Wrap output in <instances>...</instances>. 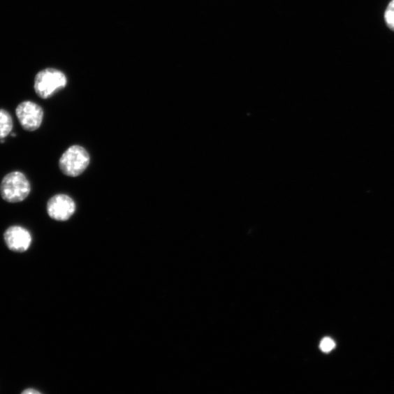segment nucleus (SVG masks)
I'll use <instances>...</instances> for the list:
<instances>
[{
  "label": "nucleus",
  "mask_w": 394,
  "mask_h": 394,
  "mask_svg": "<svg viewBox=\"0 0 394 394\" xmlns=\"http://www.w3.org/2000/svg\"><path fill=\"white\" fill-rule=\"evenodd\" d=\"M67 84V78L62 72L48 68L37 74L34 88L37 95L45 100L64 89Z\"/></svg>",
  "instance_id": "obj_2"
},
{
  "label": "nucleus",
  "mask_w": 394,
  "mask_h": 394,
  "mask_svg": "<svg viewBox=\"0 0 394 394\" xmlns=\"http://www.w3.org/2000/svg\"><path fill=\"white\" fill-rule=\"evenodd\" d=\"M4 238L8 249L15 252L27 251L31 242V237L28 230L18 226L8 228Z\"/></svg>",
  "instance_id": "obj_6"
},
{
  "label": "nucleus",
  "mask_w": 394,
  "mask_h": 394,
  "mask_svg": "<svg viewBox=\"0 0 394 394\" xmlns=\"http://www.w3.org/2000/svg\"><path fill=\"white\" fill-rule=\"evenodd\" d=\"M385 20L388 27L394 31V11L386 9L385 13Z\"/></svg>",
  "instance_id": "obj_9"
},
{
  "label": "nucleus",
  "mask_w": 394,
  "mask_h": 394,
  "mask_svg": "<svg viewBox=\"0 0 394 394\" xmlns=\"http://www.w3.org/2000/svg\"><path fill=\"white\" fill-rule=\"evenodd\" d=\"M90 156L83 147L73 145L66 151L59 160L61 171L70 177H77L88 168Z\"/></svg>",
  "instance_id": "obj_3"
},
{
  "label": "nucleus",
  "mask_w": 394,
  "mask_h": 394,
  "mask_svg": "<svg viewBox=\"0 0 394 394\" xmlns=\"http://www.w3.org/2000/svg\"><path fill=\"white\" fill-rule=\"evenodd\" d=\"M13 127V119L10 113L3 109H0V140L8 137Z\"/></svg>",
  "instance_id": "obj_7"
},
{
  "label": "nucleus",
  "mask_w": 394,
  "mask_h": 394,
  "mask_svg": "<svg viewBox=\"0 0 394 394\" xmlns=\"http://www.w3.org/2000/svg\"><path fill=\"white\" fill-rule=\"evenodd\" d=\"M335 341L330 337L323 338L320 343V349L324 353H330L335 348Z\"/></svg>",
  "instance_id": "obj_8"
},
{
  "label": "nucleus",
  "mask_w": 394,
  "mask_h": 394,
  "mask_svg": "<svg viewBox=\"0 0 394 394\" xmlns=\"http://www.w3.org/2000/svg\"><path fill=\"white\" fill-rule=\"evenodd\" d=\"M387 9L394 11V0H392V1L389 3Z\"/></svg>",
  "instance_id": "obj_11"
},
{
  "label": "nucleus",
  "mask_w": 394,
  "mask_h": 394,
  "mask_svg": "<svg viewBox=\"0 0 394 394\" xmlns=\"http://www.w3.org/2000/svg\"><path fill=\"white\" fill-rule=\"evenodd\" d=\"M22 394H41V393L35 389L29 388L24 391Z\"/></svg>",
  "instance_id": "obj_10"
},
{
  "label": "nucleus",
  "mask_w": 394,
  "mask_h": 394,
  "mask_svg": "<svg viewBox=\"0 0 394 394\" xmlns=\"http://www.w3.org/2000/svg\"><path fill=\"white\" fill-rule=\"evenodd\" d=\"M75 211L73 200L66 194H57L48 200L47 212L49 217L59 221H68Z\"/></svg>",
  "instance_id": "obj_5"
},
{
  "label": "nucleus",
  "mask_w": 394,
  "mask_h": 394,
  "mask_svg": "<svg viewBox=\"0 0 394 394\" xmlns=\"http://www.w3.org/2000/svg\"><path fill=\"white\" fill-rule=\"evenodd\" d=\"M16 117L24 129L29 131L37 130L42 124L44 112L38 104L25 101L16 108Z\"/></svg>",
  "instance_id": "obj_4"
},
{
  "label": "nucleus",
  "mask_w": 394,
  "mask_h": 394,
  "mask_svg": "<svg viewBox=\"0 0 394 394\" xmlns=\"http://www.w3.org/2000/svg\"><path fill=\"white\" fill-rule=\"evenodd\" d=\"M31 191V184L25 175L15 171L6 175L0 184V194L8 203L24 201Z\"/></svg>",
  "instance_id": "obj_1"
}]
</instances>
